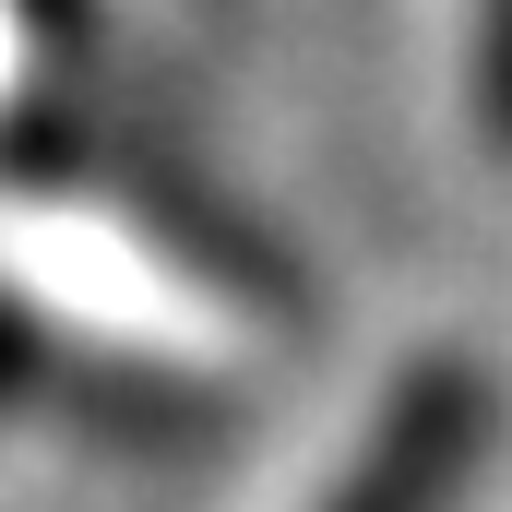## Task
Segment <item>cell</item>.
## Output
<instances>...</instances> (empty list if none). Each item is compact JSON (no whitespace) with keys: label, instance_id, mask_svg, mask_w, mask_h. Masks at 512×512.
<instances>
[{"label":"cell","instance_id":"1","mask_svg":"<svg viewBox=\"0 0 512 512\" xmlns=\"http://www.w3.org/2000/svg\"><path fill=\"white\" fill-rule=\"evenodd\" d=\"M477 453H489V382L465 358H429V370H405L382 393L358 465L334 477L322 512H453L465 477H477Z\"/></svg>","mask_w":512,"mask_h":512},{"label":"cell","instance_id":"2","mask_svg":"<svg viewBox=\"0 0 512 512\" xmlns=\"http://www.w3.org/2000/svg\"><path fill=\"white\" fill-rule=\"evenodd\" d=\"M477 131L512 155V0H477Z\"/></svg>","mask_w":512,"mask_h":512},{"label":"cell","instance_id":"3","mask_svg":"<svg viewBox=\"0 0 512 512\" xmlns=\"http://www.w3.org/2000/svg\"><path fill=\"white\" fill-rule=\"evenodd\" d=\"M24 370H36V334H24V322H12V310H0V393L24 382Z\"/></svg>","mask_w":512,"mask_h":512},{"label":"cell","instance_id":"4","mask_svg":"<svg viewBox=\"0 0 512 512\" xmlns=\"http://www.w3.org/2000/svg\"><path fill=\"white\" fill-rule=\"evenodd\" d=\"M24 12H36V24H72V12H84V0H24Z\"/></svg>","mask_w":512,"mask_h":512}]
</instances>
